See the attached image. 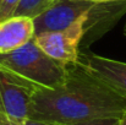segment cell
<instances>
[{"mask_svg": "<svg viewBox=\"0 0 126 125\" xmlns=\"http://www.w3.org/2000/svg\"><path fill=\"white\" fill-rule=\"evenodd\" d=\"M42 86L0 65V108L11 119L22 123L30 117L34 93Z\"/></svg>", "mask_w": 126, "mask_h": 125, "instance_id": "277c9868", "label": "cell"}, {"mask_svg": "<svg viewBox=\"0 0 126 125\" xmlns=\"http://www.w3.org/2000/svg\"><path fill=\"white\" fill-rule=\"evenodd\" d=\"M80 64L114 91L126 97V63L94 53L81 52Z\"/></svg>", "mask_w": 126, "mask_h": 125, "instance_id": "8992f818", "label": "cell"}, {"mask_svg": "<svg viewBox=\"0 0 126 125\" xmlns=\"http://www.w3.org/2000/svg\"><path fill=\"white\" fill-rule=\"evenodd\" d=\"M91 2H109V1H119V0H86Z\"/></svg>", "mask_w": 126, "mask_h": 125, "instance_id": "4fadbf2b", "label": "cell"}, {"mask_svg": "<svg viewBox=\"0 0 126 125\" xmlns=\"http://www.w3.org/2000/svg\"><path fill=\"white\" fill-rule=\"evenodd\" d=\"M126 97L91 74L82 64L69 66L59 87H41L33 96L30 117L56 125H72L99 118H121Z\"/></svg>", "mask_w": 126, "mask_h": 125, "instance_id": "6da1fadb", "label": "cell"}, {"mask_svg": "<svg viewBox=\"0 0 126 125\" xmlns=\"http://www.w3.org/2000/svg\"><path fill=\"white\" fill-rule=\"evenodd\" d=\"M20 124L21 125H56V124H53V123L42 122V120H36V119H32V118H27V119H25Z\"/></svg>", "mask_w": 126, "mask_h": 125, "instance_id": "7c38bea8", "label": "cell"}, {"mask_svg": "<svg viewBox=\"0 0 126 125\" xmlns=\"http://www.w3.org/2000/svg\"><path fill=\"white\" fill-rule=\"evenodd\" d=\"M56 1H59V0H53V4H54V2H56Z\"/></svg>", "mask_w": 126, "mask_h": 125, "instance_id": "2e32d148", "label": "cell"}, {"mask_svg": "<svg viewBox=\"0 0 126 125\" xmlns=\"http://www.w3.org/2000/svg\"><path fill=\"white\" fill-rule=\"evenodd\" d=\"M94 2L86 0H59L33 18L34 36L45 32L65 30L84 14L89 12Z\"/></svg>", "mask_w": 126, "mask_h": 125, "instance_id": "5b68a950", "label": "cell"}, {"mask_svg": "<svg viewBox=\"0 0 126 125\" xmlns=\"http://www.w3.org/2000/svg\"><path fill=\"white\" fill-rule=\"evenodd\" d=\"M0 125H21L18 122L7 117L4 112H0Z\"/></svg>", "mask_w": 126, "mask_h": 125, "instance_id": "8fae6325", "label": "cell"}, {"mask_svg": "<svg viewBox=\"0 0 126 125\" xmlns=\"http://www.w3.org/2000/svg\"><path fill=\"white\" fill-rule=\"evenodd\" d=\"M22 0H0V21L15 16Z\"/></svg>", "mask_w": 126, "mask_h": 125, "instance_id": "9c48e42d", "label": "cell"}, {"mask_svg": "<svg viewBox=\"0 0 126 125\" xmlns=\"http://www.w3.org/2000/svg\"><path fill=\"white\" fill-rule=\"evenodd\" d=\"M34 38V21L28 16H12L0 21V54L11 53Z\"/></svg>", "mask_w": 126, "mask_h": 125, "instance_id": "52a82bcc", "label": "cell"}, {"mask_svg": "<svg viewBox=\"0 0 126 125\" xmlns=\"http://www.w3.org/2000/svg\"><path fill=\"white\" fill-rule=\"evenodd\" d=\"M123 32H124V36L126 37V22H125V25H124V31Z\"/></svg>", "mask_w": 126, "mask_h": 125, "instance_id": "9a60e30c", "label": "cell"}, {"mask_svg": "<svg viewBox=\"0 0 126 125\" xmlns=\"http://www.w3.org/2000/svg\"><path fill=\"white\" fill-rule=\"evenodd\" d=\"M0 112H1V108H0Z\"/></svg>", "mask_w": 126, "mask_h": 125, "instance_id": "e0dca14e", "label": "cell"}, {"mask_svg": "<svg viewBox=\"0 0 126 125\" xmlns=\"http://www.w3.org/2000/svg\"><path fill=\"white\" fill-rule=\"evenodd\" d=\"M0 65L47 88L61 86L69 74V66L50 58L34 39L11 53L0 54Z\"/></svg>", "mask_w": 126, "mask_h": 125, "instance_id": "7a4b0ae2", "label": "cell"}, {"mask_svg": "<svg viewBox=\"0 0 126 125\" xmlns=\"http://www.w3.org/2000/svg\"><path fill=\"white\" fill-rule=\"evenodd\" d=\"M119 125H126V112L121 115V118H120V124Z\"/></svg>", "mask_w": 126, "mask_h": 125, "instance_id": "5bb4252c", "label": "cell"}, {"mask_svg": "<svg viewBox=\"0 0 126 125\" xmlns=\"http://www.w3.org/2000/svg\"><path fill=\"white\" fill-rule=\"evenodd\" d=\"M53 4V0H22L15 16H28L34 18Z\"/></svg>", "mask_w": 126, "mask_h": 125, "instance_id": "ba28073f", "label": "cell"}, {"mask_svg": "<svg viewBox=\"0 0 126 125\" xmlns=\"http://www.w3.org/2000/svg\"><path fill=\"white\" fill-rule=\"evenodd\" d=\"M91 11V10H89ZM88 18V12L75 21L65 30L56 32H45L34 36V42L44 53L65 66L80 63L81 43L86 30L84 25Z\"/></svg>", "mask_w": 126, "mask_h": 125, "instance_id": "3957f363", "label": "cell"}, {"mask_svg": "<svg viewBox=\"0 0 126 125\" xmlns=\"http://www.w3.org/2000/svg\"><path fill=\"white\" fill-rule=\"evenodd\" d=\"M120 118H99L93 120H87L82 123H76L72 125H119Z\"/></svg>", "mask_w": 126, "mask_h": 125, "instance_id": "30bf717a", "label": "cell"}]
</instances>
